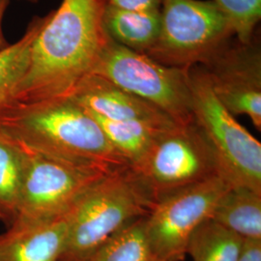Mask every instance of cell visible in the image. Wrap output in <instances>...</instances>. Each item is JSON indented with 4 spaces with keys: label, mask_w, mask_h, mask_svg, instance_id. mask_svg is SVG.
<instances>
[{
    "label": "cell",
    "mask_w": 261,
    "mask_h": 261,
    "mask_svg": "<svg viewBox=\"0 0 261 261\" xmlns=\"http://www.w3.org/2000/svg\"><path fill=\"white\" fill-rule=\"evenodd\" d=\"M68 214L46 222L14 224L0 235V261H59Z\"/></svg>",
    "instance_id": "obj_12"
},
{
    "label": "cell",
    "mask_w": 261,
    "mask_h": 261,
    "mask_svg": "<svg viewBox=\"0 0 261 261\" xmlns=\"http://www.w3.org/2000/svg\"><path fill=\"white\" fill-rule=\"evenodd\" d=\"M86 112L112 121H139L162 127L179 123L165 112L101 76L88 75L70 95Z\"/></svg>",
    "instance_id": "obj_11"
},
{
    "label": "cell",
    "mask_w": 261,
    "mask_h": 261,
    "mask_svg": "<svg viewBox=\"0 0 261 261\" xmlns=\"http://www.w3.org/2000/svg\"><path fill=\"white\" fill-rule=\"evenodd\" d=\"M193 118L205 135L230 188L261 192V143L216 97L202 66L189 69Z\"/></svg>",
    "instance_id": "obj_4"
},
{
    "label": "cell",
    "mask_w": 261,
    "mask_h": 261,
    "mask_svg": "<svg viewBox=\"0 0 261 261\" xmlns=\"http://www.w3.org/2000/svg\"><path fill=\"white\" fill-rule=\"evenodd\" d=\"M23 1H27V2H29V3H37L39 0H23Z\"/></svg>",
    "instance_id": "obj_24"
},
{
    "label": "cell",
    "mask_w": 261,
    "mask_h": 261,
    "mask_svg": "<svg viewBox=\"0 0 261 261\" xmlns=\"http://www.w3.org/2000/svg\"><path fill=\"white\" fill-rule=\"evenodd\" d=\"M89 114L99 124L112 147L130 168L140 164L165 132L177 126L162 127L144 122L112 121Z\"/></svg>",
    "instance_id": "obj_15"
},
{
    "label": "cell",
    "mask_w": 261,
    "mask_h": 261,
    "mask_svg": "<svg viewBox=\"0 0 261 261\" xmlns=\"http://www.w3.org/2000/svg\"><path fill=\"white\" fill-rule=\"evenodd\" d=\"M19 142L24 154V171L12 224L65 216L91 187L113 171L50 156Z\"/></svg>",
    "instance_id": "obj_6"
},
{
    "label": "cell",
    "mask_w": 261,
    "mask_h": 261,
    "mask_svg": "<svg viewBox=\"0 0 261 261\" xmlns=\"http://www.w3.org/2000/svg\"><path fill=\"white\" fill-rule=\"evenodd\" d=\"M24 171V154L19 141L0 128V220L13 224Z\"/></svg>",
    "instance_id": "obj_16"
},
{
    "label": "cell",
    "mask_w": 261,
    "mask_h": 261,
    "mask_svg": "<svg viewBox=\"0 0 261 261\" xmlns=\"http://www.w3.org/2000/svg\"><path fill=\"white\" fill-rule=\"evenodd\" d=\"M155 203L187 187L221 176L205 135L193 121L165 132L139 165L132 168Z\"/></svg>",
    "instance_id": "obj_8"
},
{
    "label": "cell",
    "mask_w": 261,
    "mask_h": 261,
    "mask_svg": "<svg viewBox=\"0 0 261 261\" xmlns=\"http://www.w3.org/2000/svg\"><path fill=\"white\" fill-rule=\"evenodd\" d=\"M0 128L29 147L57 158L109 170L130 167L97 121L70 96L12 102L0 111Z\"/></svg>",
    "instance_id": "obj_2"
},
{
    "label": "cell",
    "mask_w": 261,
    "mask_h": 261,
    "mask_svg": "<svg viewBox=\"0 0 261 261\" xmlns=\"http://www.w3.org/2000/svg\"><path fill=\"white\" fill-rule=\"evenodd\" d=\"M10 0H0V51L9 46V42L6 40L3 32V19L9 6Z\"/></svg>",
    "instance_id": "obj_23"
},
{
    "label": "cell",
    "mask_w": 261,
    "mask_h": 261,
    "mask_svg": "<svg viewBox=\"0 0 261 261\" xmlns=\"http://www.w3.org/2000/svg\"><path fill=\"white\" fill-rule=\"evenodd\" d=\"M233 36L230 20L213 0H162L160 32L145 55L190 69L205 64Z\"/></svg>",
    "instance_id": "obj_5"
},
{
    "label": "cell",
    "mask_w": 261,
    "mask_h": 261,
    "mask_svg": "<svg viewBox=\"0 0 261 261\" xmlns=\"http://www.w3.org/2000/svg\"><path fill=\"white\" fill-rule=\"evenodd\" d=\"M105 3L119 9L152 11L161 9L162 0H105Z\"/></svg>",
    "instance_id": "obj_21"
},
{
    "label": "cell",
    "mask_w": 261,
    "mask_h": 261,
    "mask_svg": "<svg viewBox=\"0 0 261 261\" xmlns=\"http://www.w3.org/2000/svg\"><path fill=\"white\" fill-rule=\"evenodd\" d=\"M245 240L211 219L200 224L187 248L193 261H238Z\"/></svg>",
    "instance_id": "obj_18"
},
{
    "label": "cell",
    "mask_w": 261,
    "mask_h": 261,
    "mask_svg": "<svg viewBox=\"0 0 261 261\" xmlns=\"http://www.w3.org/2000/svg\"><path fill=\"white\" fill-rule=\"evenodd\" d=\"M230 20L235 37L249 43L261 19V0H213Z\"/></svg>",
    "instance_id": "obj_20"
},
{
    "label": "cell",
    "mask_w": 261,
    "mask_h": 261,
    "mask_svg": "<svg viewBox=\"0 0 261 261\" xmlns=\"http://www.w3.org/2000/svg\"><path fill=\"white\" fill-rule=\"evenodd\" d=\"M155 204L149 190L130 167L107 174L68 213V233L59 261H84L103 242Z\"/></svg>",
    "instance_id": "obj_3"
},
{
    "label": "cell",
    "mask_w": 261,
    "mask_h": 261,
    "mask_svg": "<svg viewBox=\"0 0 261 261\" xmlns=\"http://www.w3.org/2000/svg\"><path fill=\"white\" fill-rule=\"evenodd\" d=\"M230 187L221 176L187 187L158 200L145 218L146 234L158 261H182L196 228L211 218Z\"/></svg>",
    "instance_id": "obj_9"
},
{
    "label": "cell",
    "mask_w": 261,
    "mask_h": 261,
    "mask_svg": "<svg viewBox=\"0 0 261 261\" xmlns=\"http://www.w3.org/2000/svg\"><path fill=\"white\" fill-rule=\"evenodd\" d=\"M210 219L243 240H261V192L229 188L217 202Z\"/></svg>",
    "instance_id": "obj_14"
},
{
    "label": "cell",
    "mask_w": 261,
    "mask_h": 261,
    "mask_svg": "<svg viewBox=\"0 0 261 261\" xmlns=\"http://www.w3.org/2000/svg\"><path fill=\"white\" fill-rule=\"evenodd\" d=\"M102 22L113 41L145 55L156 42L161 28V9L129 11L105 3Z\"/></svg>",
    "instance_id": "obj_13"
},
{
    "label": "cell",
    "mask_w": 261,
    "mask_h": 261,
    "mask_svg": "<svg viewBox=\"0 0 261 261\" xmlns=\"http://www.w3.org/2000/svg\"><path fill=\"white\" fill-rule=\"evenodd\" d=\"M238 261H261V240H245Z\"/></svg>",
    "instance_id": "obj_22"
},
{
    "label": "cell",
    "mask_w": 261,
    "mask_h": 261,
    "mask_svg": "<svg viewBox=\"0 0 261 261\" xmlns=\"http://www.w3.org/2000/svg\"><path fill=\"white\" fill-rule=\"evenodd\" d=\"M47 19L35 17L23 36L0 51V111L13 102L14 94L28 69L30 47Z\"/></svg>",
    "instance_id": "obj_19"
},
{
    "label": "cell",
    "mask_w": 261,
    "mask_h": 261,
    "mask_svg": "<svg viewBox=\"0 0 261 261\" xmlns=\"http://www.w3.org/2000/svg\"><path fill=\"white\" fill-rule=\"evenodd\" d=\"M90 75L153 103L179 124L194 120L189 69L160 64L108 35Z\"/></svg>",
    "instance_id": "obj_7"
},
{
    "label": "cell",
    "mask_w": 261,
    "mask_h": 261,
    "mask_svg": "<svg viewBox=\"0 0 261 261\" xmlns=\"http://www.w3.org/2000/svg\"><path fill=\"white\" fill-rule=\"evenodd\" d=\"M103 0H62L47 15L31 47L28 66L13 102L68 97L85 76L108 39Z\"/></svg>",
    "instance_id": "obj_1"
},
{
    "label": "cell",
    "mask_w": 261,
    "mask_h": 261,
    "mask_svg": "<svg viewBox=\"0 0 261 261\" xmlns=\"http://www.w3.org/2000/svg\"><path fill=\"white\" fill-rule=\"evenodd\" d=\"M103 2H105V0H103Z\"/></svg>",
    "instance_id": "obj_25"
},
{
    "label": "cell",
    "mask_w": 261,
    "mask_h": 261,
    "mask_svg": "<svg viewBox=\"0 0 261 261\" xmlns=\"http://www.w3.org/2000/svg\"><path fill=\"white\" fill-rule=\"evenodd\" d=\"M141 217L113 234L84 261H158Z\"/></svg>",
    "instance_id": "obj_17"
},
{
    "label": "cell",
    "mask_w": 261,
    "mask_h": 261,
    "mask_svg": "<svg viewBox=\"0 0 261 261\" xmlns=\"http://www.w3.org/2000/svg\"><path fill=\"white\" fill-rule=\"evenodd\" d=\"M212 89L224 108L247 115L261 130V47L255 34L249 43L231 38L201 65Z\"/></svg>",
    "instance_id": "obj_10"
}]
</instances>
